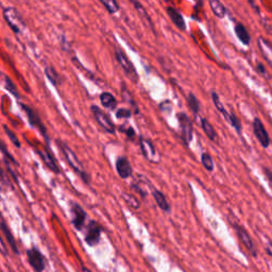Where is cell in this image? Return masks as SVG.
<instances>
[{
  "instance_id": "9c48e42d",
  "label": "cell",
  "mask_w": 272,
  "mask_h": 272,
  "mask_svg": "<svg viewBox=\"0 0 272 272\" xmlns=\"http://www.w3.org/2000/svg\"><path fill=\"white\" fill-rule=\"evenodd\" d=\"M20 107H21L22 110H24V112L26 113V115L28 117V120H29L30 125H31L34 128H36V129L39 130L44 135V137L46 138V139H48L46 128H45V125L42 123V119L40 118L39 115H37V113L34 110H32L31 108H29L28 105H25V104H22V103H20Z\"/></svg>"
},
{
  "instance_id": "836d02e7",
  "label": "cell",
  "mask_w": 272,
  "mask_h": 272,
  "mask_svg": "<svg viewBox=\"0 0 272 272\" xmlns=\"http://www.w3.org/2000/svg\"><path fill=\"white\" fill-rule=\"evenodd\" d=\"M119 131H120V132H123V133H125V134L127 135V137L129 138L130 140H134L135 136H136V133H135V131H134V129H133L132 127L125 128L124 126H122V127L119 128Z\"/></svg>"
},
{
  "instance_id": "83f0119b",
  "label": "cell",
  "mask_w": 272,
  "mask_h": 272,
  "mask_svg": "<svg viewBox=\"0 0 272 272\" xmlns=\"http://www.w3.org/2000/svg\"><path fill=\"white\" fill-rule=\"evenodd\" d=\"M132 3L134 4L136 11H137V12L139 13L140 17H141L142 19H145V20L148 22V24L150 25V27H152V26H153V25H152V21H151L150 16L147 14V12H146V10H145V7L142 6V4H141L140 2H137V1H132Z\"/></svg>"
},
{
  "instance_id": "ac0fdd59",
  "label": "cell",
  "mask_w": 272,
  "mask_h": 272,
  "mask_svg": "<svg viewBox=\"0 0 272 272\" xmlns=\"http://www.w3.org/2000/svg\"><path fill=\"white\" fill-rule=\"evenodd\" d=\"M152 196H153V199H154L155 203L157 204V206L160 207L163 211H165V213H169L171 207H170V204H169L167 198L165 197V195L160 191L154 190L152 192Z\"/></svg>"
},
{
  "instance_id": "7c38bea8",
  "label": "cell",
  "mask_w": 272,
  "mask_h": 272,
  "mask_svg": "<svg viewBox=\"0 0 272 272\" xmlns=\"http://www.w3.org/2000/svg\"><path fill=\"white\" fill-rule=\"evenodd\" d=\"M139 146L142 152V155L145 156L147 160L151 163H158L160 162V156L156 153V150L153 146L152 141L147 138L140 137L139 139Z\"/></svg>"
},
{
  "instance_id": "44dd1931",
  "label": "cell",
  "mask_w": 272,
  "mask_h": 272,
  "mask_svg": "<svg viewBox=\"0 0 272 272\" xmlns=\"http://www.w3.org/2000/svg\"><path fill=\"white\" fill-rule=\"evenodd\" d=\"M209 6L211 9V12H213L215 16L218 17L219 19H222L225 16L226 9L222 2L218 1V0H210Z\"/></svg>"
},
{
  "instance_id": "4dcf8cb0",
  "label": "cell",
  "mask_w": 272,
  "mask_h": 272,
  "mask_svg": "<svg viewBox=\"0 0 272 272\" xmlns=\"http://www.w3.org/2000/svg\"><path fill=\"white\" fill-rule=\"evenodd\" d=\"M123 98L125 100L127 101H129L128 103H130L131 105H133L134 107V113L135 114H138V109H137V105H136L134 99H133V97H131V94L129 90H128L126 87H123Z\"/></svg>"
},
{
  "instance_id": "277c9868",
  "label": "cell",
  "mask_w": 272,
  "mask_h": 272,
  "mask_svg": "<svg viewBox=\"0 0 272 272\" xmlns=\"http://www.w3.org/2000/svg\"><path fill=\"white\" fill-rule=\"evenodd\" d=\"M102 226L95 220H90L86 225L84 240L87 246L95 247L100 243L101 234H102Z\"/></svg>"
},
{
  "instance_id": "52a82bcc",
  "label": "cell",
  "mask_w": 272,
  "mask_h": 272,
  "mask_svg": "<svg viewBox=\"0 0 272 272\" xmlns=\"http://www.w3.org/2000/svg\"><path fill=\"white\" fill-rule=\"evenodd\" d=\"M177 118L181 128V132H182V137L186 145H188V143L192 141L193 134H194L192 120L190 117H188V115L185 114V113H178Z\"/></svg>"
},
{
  "instance_id": "6da1fadb",
  "label": "cell",
  "mask_w": 272,
  "mask_h": 272,
  "mask_svg": "<svg viewBox=\"0 0 272 272\" xmlns=\"http://www.w3.org/2000/svg\"><path fill=\"white\" fill-rule=\"evenodd\" d=\"M59 149L62 151V153L64 155V157L66 158V162L68 163V165L70 166V167L73 169L74 172H77L78 175L81 177V179L84 181L86 184H88L89 182V177L86 173L84 167H83V165L81 163V161L79 160V157L75 155V153L73 151L68 147V145H66L65 142L57 140Z\"/></svg>"
},
{
  "instance_id": "74e56055",
  "label": "cell",
  "mask_w": 272,
  "mask_h": 272,
  "mask_svg": "<svg viewBox=\"0 0 272 272\" xmlns=\"http://www.w3.org/2000/svg\"><path fill=\"white\" fill-rule=\"evenodd\" d=\"M263 169H264V175H265V177L267 178L268 183L270 184V186L272 188V171L269 168H266V167H264Z\"/></svg>"
},
{
  "instance_id": "30bf717a",
  "label": "cell",
  "mask_w": 272,
  "mask_h": 272,
  "mask_svg": "<svg viewBox=\"0 0 272 272\" xmlns=\"http://www.w3.org/2000/svg\"><path fill=\"white\" fill-rule=\"evenodd\" d=\"M253 132L255 134V137L260 141L263 148H268L270 146V136L268 132L266 131V128L262 123V120L260 118H254L253 120Z\"/></svg>"
},
{
  "instance_id": "d4e9b609",
  "label": "cell",
  "mask_w": 272,
  "mask_h": 272,
  "mask_svg": "<svg viewBox=\"0 0 272 272\" xmlns=\"http://www.w3.org/2000/svg\"><path fill=\"white\" fill-rule=\"evenodd\" d=\"M187 103H188V107H190V109L193 111L194 114L197 115L198 113L200 112V102L198 100V98L196 97L193 93L188 94Z\"/></svg>"
},
{
  "instance_id": "5bb4252c",
  "label": "cell",
  "mask_w": 272,
  "mask_h": 272,
  "mask_svg": "<svg viewBox=\"0 0 272 272\" xmlns=\"http://www.w3.org/2000/svg\"><path fill=\"white\" fill-rule=\"evenodd\" d=\"M37 152H39V155L41 156V158L44 161V163L46 164V166L51 171H54L55 173H60V171H61V170H60V167H59V165L57 164L55 156L52 155V153L50 152V150L48 148H44L43 147V149L39 150Z\"/></svg>"
},
{
  "instance_id": "7402d4cb",
  "label": "cell",
  "mask_w": 272,
  "mask_h": 272,
  "mask_svg": "<svg viewBox=\"0 0 272 272\" xmlns=\"http://www.w3.org/2000/svg\"><path fill=\"white\" fill-rule=\"evenodd\" d=\"M201 127L203 132L207 136V138L211 141H215L217 138V133L206 118H201Z\"/></svg>"
},
{
  "instance_id": "484cf974",
  "label": "cell",
  "mask_w": 272,
  "mask_h": 272,
  "mask_svg": "<svg viewBox=\"0 0 272 272\" xmlns=\"http://www.w3.org/2000/svg\"><path fill=\"white\" fill-rule=\"evenodd\" d=\"M201 163L203 165V167L205 168L207 171H213L215 168L214 165V160L208 153L204 152L201 154Z\"/></svg>"
},
{
  "instance_id": "ffe728a7",
  "label": "cell",
  "mask_w": 272,
  "mask_h": 272,
  "mask_svg": "<svg viewBox=\"0 0 272 272\" xmlns=\"http://www.w3.org/2000/svg\"><path fill=\"white\" fill-rule=\"evenodd\" d=\"M100 101L105 109L111 110V111H114L117 107L116 98L113 96L111 93H107V92L102 93L100 95Z\"/></svg>"
},
{
  "instance_id": "9a60e30c",
  "label": "cell",
  "mask_w": 272,
  "mask_h": 272,
  "mask_svg": "<svg viewBox=\"0 0 272 272\" xmlns=\"http://www.w3.org/2000/svg\"><path fill=\"white\" fill-rule=\"evenodd\" d=\"M166 13L168 14L169 18L171 19V21L176 25V27L179 30H181V31H184V30H186V24H185V20L182 16V14H181L176 9V7H172V6L166 7Z\"/></svg>"
},
{
  "instance_id": "5b68a950",
  "label": "cell",
  "mask_w": 272,
  "mask_h": 272,
  "mask_svg": "<svg viewBox=\"0 0 272 272\" xmlns=\"http://www.w3.org/2000/svg\"><path fill=\"white\" fill-rule=\"evenodd\" d=\"M90 110H92L93 112V115L96 119V122L105 132L110 134H115L116 132L115 125L113 124L109 115L105 114V113L99 107H97V105H92V107H90Z\"/></svg>"
},
{
  "instance_id": "e0dca14e",
  "label": "cell",
  "mask_w": 272,
  "mask_h": 272,
  "mask_svg": "<svg viewBox=\"0 0 272 272\" xmlns=\"http://www.w3.org/2000/svg\"><path fill=\"white\" fill-rule=\"evenodd\" d=\"M258 45H259V48L261 50L262 56L264 57V59L266 60L268 64L272 68V45L270 44L269 41L264 39V37H262V36H260L258 39Z\"/></svg>"
},
{
  "instance_id": "8fae6325",
  "label": "cell",
  "mask_w": 272,
  "mask_h": 272,
  "mask_svg": "<svg viewBox=\"0 0 272 272\" xmlns=\"http://www.w3.org/2000/svg\"><path fill=\"white\" fill-rule=\"evenodd\" d=\"M233 226H234V229H235V231L237 233L238 238L240 239L241 243H243V245L246 247L247 250L250 252L253 256H256V248H255V245H254V241H253L252 237L250 236V234L248 233V231L244 228L243 225L234 224Z\"/></svg>"
},
{
  "instance_id": "603a6c76",
  "label": "cell",
  "mask_w": 272,
  "mask_h": 272,
  "mask_svg": "<svg viewBox=\"0 0 272 272\" xmlns=\"http://www.w3.org/2000/svg\"><path fill=\"white\" fill-rule=\"evenodd\" d=\"M211 99H213V102L215 104V107L217 109V111H219L223 115V117L225 118L226 122H230V113L225 110L224 105L222 104V102L219 99V96L217 95L216 92H211Z\"/></svg>"
},
{
  "instance_id": "ab89813d",
  "label": "cell",
  "mask_w": 272,
  "mask_h": 272,
  "mask_svg": "<svg viewBox=\"0 0 272 272\" xmlns=\"http://www.w3.org/2000/svg\"><path fill=\"white\" fill-rule=\"evenodd\" d=\"M266 252L268 255H270L272 258V241H268L267 243V247H266Z\"/></svg>"
},
{
  "instance_id": "cb8c5ba5",
  "label": "cell",
  "mask_w": 272,
  "mask_h": 272,
  "mask_svg": "<svg viewBox=\"0 0 272 272\" xmlns=\"http://www.w3.org/2000/svg\"><path fill=\"white\" fill-rule=\"evenodd\" d=\"M45 74H46L47 79L54 84L55 86H58L61 82V79H60V75L57 72L54 67H46L45 68Z\"/></svg>"
},
{
  "instance_id": "e575fe53",
  "label": "cell",
  "mask_w": 272,
  "mask_h": 272,
  "mask_svg": "<svg viewBox=\"0 0 272 272\" xmlns=\"http://www.w3.org/2000/svg\"><path fill=\"white\" fill-rule=\"evenodd\" d=\"M132 116V111L128 109H119L116 112V117L119 119H128Z\"/></svg>"
},
{
  "instance_id": "60d3db41",
  "label": "cell",
  "mask_w": 272,
  "mask_h": 272,
  "mask_svg": "<svg viewBox=\"0 0 272 272\" xmlns=\"http://www.w3.org/2000/svg\"><path fill=\"white\" fill-rule=\"evenodd\" d=\"M258 69H259V71H260L261 73H263V74H267V71H266L265 67H264L263 64H261V63L258 64Z\"/></svg>"
},
{
  "instance_id": "1f68e13d",
  "label": "cell",
  "mask_w": 272,
  "mask_h": 272,
  "mask_svg": "<svg viewBox=\"0 0 272 272\" xmlns=\"http://www.w3.org/2000/svg\"><path fill=\"white\" fill-rule=\"evenodd\" d=\"M3 129H4L5 134H6L7 136H9V138H10V140H11V142L13 143V145H14L15 147H17V148H20V141H19V139L17 138V136L15 135L6 126H3Z\"/></svg>"
},
{
  "instance_id": "4316f807",
  "label": "cell",
  "mask_w": 272,
  "mask_h": 272,
  "mask_svg": "<svg viewBox=\"0 0 272 272\" xmlns=\"http://www.w3.org/2000/svg\"><path fill=\"white\" fill-rule=\"evenodd\" d=\"M123 198L125 199L126 203L129 205L130 207L134 208V209H138L140 207V202L138 201V199L135 197V196L133 195H130V194H127L125 193L123 195Z\"/></svg>"
},
{
  "instance_id": "f35d334b",
  "label": "cell",
  "mask_w": 272,
  "mask_h": 272,
  "mask_svg": "<svg viewBox=\"0 0 272 272\" xmlns=\"http://www.w3.org/2000/svg\"><path fill=\"white\" fill-rule=\"evenodd\" d=\"M131 187L133 188V190H134V191H136V192H137V193H138V194H139V195L141 196V197H142V198H146V196H147V193H146L145 191H143V190H142V188H141V187H140L139 185L132 184V185H131Z\"/></svg>"
},
{
  "instance_id": "4fadbf2b",
  "label": "cell",
  "mask_w": 272,
  "mask_h": 272,
  "mask_svg": "<svg viewBox=\"0 0 272 272\" xmlns=\"http://www.w3.org/2000/svg\"><path fill=\"white\" fill-rule=\"evenodd\" d=\"M116 171L122 179H128L132 176L133 169L129 160L126 156H119L116 161Z\"/></svg>"
},
{
  "instance_id": "d590c367",
  "label": "cell",
  "mask_w": 272,
  "mask_h": 272,
  "mask_svg": "<svg viewBox=\"0 0 272 272\" xmlns=\"http://www.w3.org/2000/svg\"><path fill=\"white\" fill-rule=\"evenodd\" d=\"M0 254H2L4 258H7V256H9V249H7L6 247L1 234H0Z\"/></svg>"
},
{
  "instance_id": "f1b7e54d",
  "label": "cell",
  "mask_w": 272,
  "mask_h": 272,
  "mask_svg": "<svg viewBox=\"0 0 272 272\" xmlns=\"http://www.w3.org/2000/svg\"><path fill=\"white\" fill-rule=\"evenodd\" d=\"M101 3L111 14H114L119 11V4L115 0H101Z\"/></svg>"
},
{
  "instance_id": "d6986e66",
  "label": "cell",
  "mask_w": 272,
  "mask_h": 272,
  "mask_svg": "<svg viewBox=\"0 0 272 272\" xmlns=\"http://www.w3.org/2000/svg\"><path fill=\"white\" fill-rule=\"evenodd\" d=\"M234 30H235L236 36H237V39L240 41V43L244 44L245 46H249V45H250V42H251V36H250V34H249V31L247 30V28L243 24H240V22H237Z\"/></svg>"
},
{
  "instance_id": "ba28073f",
  "label": "cell",
  "mask_w": 272,
  "mask_h": 272,
  "mask_svg": "<svg viewBox=\"0 0 272 272\" xmlns=\"http://www.w3.org/2000/svg\"><path fill=\"white\" fill-rule=\"evenodd\" d=\"M115 57L117 62L119 63V65L122 66L123 70L126 72V74L129 77L131 80H133L134 82L137 81V72H136V69L134 68V65L131 63V61L126 56L125 52H123L122 50H117L115 52Z\"/></svg>"
},
{
  "instance_id": "d6a6232c",
  "label": "cell",
  "mask_w": 272,
  "mask_h": 272,
  "mask_svg": "<svg viewBox=\"0 0 272 272\" xmlns=\"http://www.w3.org/2000/svg\"><path fill=\"white\" fill-rule=\"evenodd\" d=\"M4 81H5V88L9 90V92L15 96L16 98H19V95H18V90L16 88V86H15L14 83L11 81V79H9L7 77L4 78Z\"/></svg>"
},
{
  "instance_id": "f546056e",
  "label": "cell",
  "mask_w": 272,
  "mask_h": 272,
  "mask_svg": "<svg viewBox=\"0 0 272 272\" xmlns=\"http://www.w3.org/2000/svg\"><path fill=\"white\" fill-rule=\"evenodd\" d=\"M229 124L235 129V131L238 134H241V131H243V128H241V123L240 120L238 119V117L236 116V114L234 112L230 113V122Z\"/></svg>"
},
{
  "instance_id": "7a4b0ae2",
  "label": "cell",
  "mask_w": 272,
  "mask_h": 272,
  "mask_svg": "<svg viewBox=\"0 0 272 272\" xmlns=\"http://www.w3.org/2000/svg\"><path fill=\"white\" fill-rule=\"evenodd\" d=\"M3 17L7 26L11 28L15 34H19L26 27L21 15L15 7H5L3 10Z\"/></svg>"
},
{
  "instance_id": "3957f363",
  "label": "cell",
  "mask_w": 272,
  "mask_h": 272,
  "mask_svg": "<svg viewBox=\"0 0 272 272\" xmlns=\"http://www.w3.org/2000/svg\"><path fill=\"white\" fill-rule=\"evenodd\" d=\"M27 261L29 265L32 267L34 272H44L46 269V259L44 254L40 251V249L32 247L26 251Z\"/></svg>"
},
{
  "instance_id": "b9f144b4",
  "label": "cell",
  "mask_w": 272,
  "mask_h": 272,
  "mask_svg": "<svg viewBox=\"0 0 272 272\" xmlns=\"http://www.w3.org/2000/svg\"><path fill=\"white\" fill-rule=\"evenodd\" d=\"M81 272H93V271L90 270L89 268L85 267V266H82V268H81Z\"/></svg>"
},
{
  "instance_id": "8992f818",
  "label": "cell",
  "mask_w": 272,
  "mask_h": 272,
  "mask_svg": "<svg viewBox=\"0 0 272 272\" xmlns=\"http://www.w3.org/2000/svg\"><path fill=\"white\" fill-rule=\"evenodd\" d=\"M70 213H71V222L73 228L78 231H82L85 225L86 220V213L80 204L71 202L70 203Z\"/></svg>"
},
{
  "instance_id": "2e32d148",
  "label": "cell",
  "mask_w": 272,
  "mask_h": 272,
  "mask_svg": "<svg viewBox=\"0 0 272 272\" xmlns=\"http://www.w3.org/2000/svg\"><path fill=\"white\" fill-rule=\"evenodd\" d=\"M0 230H1V232L3 233V235H4L5 239H6V241H7V243H9V247H10V249L12 250V252L14 254L18 255L19 254L18 246H17L16 240H15L14 235L12 234L10 228H9V225H7L4 221H1V222H0Z\"/></svg>"
},
{
  "instance_id": "8d00e7d4",
  "label": "cell",
  "mask_w": 272,
  "mask_h": 272,
  "mask_svg": "<svg viewBox=\"0 0 272 272\" xmlns=\"http://www.w3.org/2000/svg\"><path fill=\"white\" fill-rule=\"evenodd\" d=\"M0 151H1V152L3 153V155L5 156V157H7V158H10V160L12 161V162H14L15 163V161H14V158H13V156L9 153V151H7V149H6V147H5V145H4V142L1 140V139H0Z\"/></svg>"
}]
</instances>
